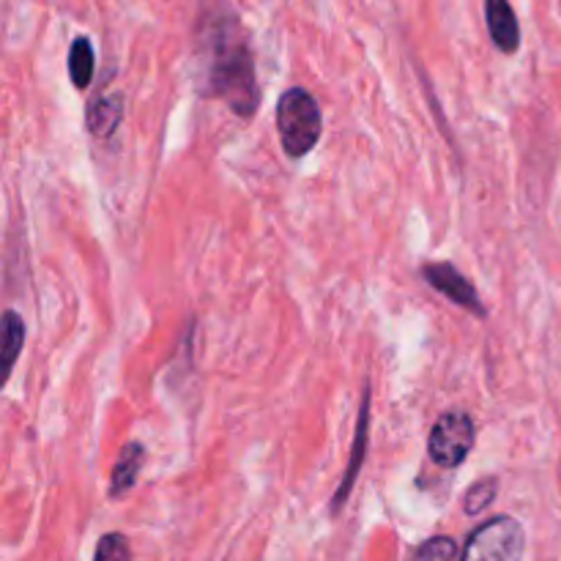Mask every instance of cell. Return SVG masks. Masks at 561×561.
Returning <instances> with one entry per match:
<instances>
[{
    "instance_id": "3957f363",
    "label": "cell",
    "mask_w": 561,
    "mask_h": 561,
    "mask_svg": "<svg viewBox=\"0 0 561 561\" xmlns=\"http://www.w3.org/2000/svg\"><path fill=\"white\" fill-rule=\"evenodd\" d=\"M524 526L510 515H499L474 529L460 561H524Z\"/></svg>"
},
{
    "instance_id": "8fae6325",
    "label": "cell",
    "mask_w": 561,
    "mask_h": 561,
    "mask_svg": "<svg viewBox=\"0 0 561 561\" xmlns=\"http://www.w3.org/2000/svg\"><path fill=\"white\" fill-rule=\"evenodd\" d=\"M22 345H25V321H22L20 312L5 310L3 312V370H5V376L14 370L16 356L22 354Z\"/></svg>"
},
{
    "instance_id": "ba28073f",
    "label": "cell",
    "mask_w": 561,
    "mask_h": 561,
    "mask_svg": "<svg viewBox=\"0 0 561 561\" xmlns=\"http://www.w3.org/2000/svg\"><path fill=\"white\" fill-rule=\"evenodd\" d=\"M142 458H146V449L140 442H129L121 449L118 460L113 466V474H110V499H121L126 491H131L137 482V474L142 469Z\"/></svg>"
},
{
    "instance_id": "6da1fadb",
    "label": "cell",
    "mask_w": 561,
    "mask_h": 561,
    "mask_svg": "<svg viewBox=\"0 0 561 561\" xmlns=\"http://www.w3.org/2000/svg\"><path fill=\"white\" fill-rule=\"evenodd\" d=\"M208 91L222 99L236 115L250 118L261 102L250 44L233 11H214L206 25Z\"/></svg>"
},
{
    "instance_id": "5bb4252c",
    "label": "cell",
    "mask_w": 561,
    "mask_h": 561,
    "mask_svg": "<svg viewBox=\"0 0 561 561\" xmlns=\"http://www.w3.org/2000/svg\"><path fill=\"white\" fill-rule=\"evenodd\" d=\"M93 561H135V559H131L126 537L118 535V531H113V535H104L102 540H99Z\"/></svg>"
},
{
    "instance_id": "4fadbf2b",
    "label": "cell",
    "mask_w": 561,
    "mask_h": 561,
    "mask_svg": "<svg viewBox=\"0 0 561 561\" xmlns=\"http://www.w3.org/2000/svg\"><path fill=\"white\" fill-rule=\"evenodd\" d=\"M460 557L463 553L453 537H431L427 542H422L414 561H460Z\"/></svg>"
},
{
    "instance_id": "9c48e42d",
    "label": "cell",
    "mask_w": 561,
    "mask_h": 561,
    "mask_svg": "<svg viewBox=\"0 0 561 561\" xmlns=\"http://www.w3.org/2000/svg\"><path fill=\"white\" fill-rule=\"evenodd\" d=\"M121 118H124V96L104 93V96L93 99L91 107H88L85 126L93 137H110L118 129Z\"/></svg>"
},
{
    "instance_id": "7a4b0ae2",
    "label": "cell",
    "mask_w": 561,
    "mask_h": 561,
    "mask_svg": "<svg viewBox=\"0 0 561 561\" xmlns=\"http://www.w3.org/2000/svg\"><path fill=\"white\" fill-rule=\"evenodd\" d=\"M277 129L288 157H307L318 146L323 131V115L316 96L305 88L285 91L277 104Z\"/></svg>"
},
{
    "instance_id": "7c38bea8",
    "label": "cell",
    "mask_w": 561,
    "mask_h": 561,
    "mask_svg": "<svg viewBox=\"0 0 561 561\" xmlns=\"http://www.w3.org/2000/svg\"><path fill=\"white\" fill-rule=\"evenodd\" d=\"M496 493H499L496 477H485V480L474 482V485H471L463 496L466 515H480L482 510L491 507L493 499H496Z\"/></svg>"
},
{
    "instance_id": "30bf717a",
    "label": "cell",
    "mask_w": 561,
    "mask_h": 561,
    "mask_svg": "<svg viewBox=\"0 0 561 561\" xmlns=\"http://www.w3.org/2000/svg\"><path fill=\"white\" fill-rule=\"evenodd\" d=\"M93 64H96V58H93L91 42H88L85 36H77L69 49V75H71V82H75V88L85 91V88L91 85Z\"/></svg>"
},
{
    "instance_id": "8992f818",
    "label": "cell",
    "mask_w": 561,
    "mask_h": 561,
    "mask_svg": "<svg viewBox=\"0 0 561 561\" xmlns=\"http://www.w3.org/2000/svg\"><path fill=\"white\" fill-rule=\"evenodd\" d=\"M485 20L493 44L502 53H515L520 47V25L510 0H485Z\"/></svg>"
},
{
    "instance_id": "277c9868",
    "label": "cell",
    "mask_w": 561,
    "mask_h": 561,
    "mask_svg": "<svg viewBox=\"0 0 561 561\" xmlns=\"http://www.w3.org/2000/svg\"><path fill=\"white\" fill-rule=\"evenodd\" d=\"M474 442L477 431L471 416L463 411H447L433 425L431 438H427V453H431L433 463L442 466V469H458L474 449Z\"/></svg>"
},
{
    "instance_id": "5b68a950",
    "label": "cell",
    "mask_w": 561,
    "mask_h": 561,
    "mask_svg": "<svg viewBox=\"0 0 561 561\" xmlns=\"http://www.w3.org/2000/svg\"><path fill=\"white\" fill-rule=\"evenodd\" d=\"M422 274H425L427 285H431L433 290H438V294L447 296L453 305L463 307L471 316L485 318V305H482L480 294H477L474 285H471L453 263H427V266L422 268Z\"/></svg>"
},
{
    "instance_id": "52a82bcc",
    "label": "cell",
    "mask_w": 561,
    "mask_h": 561,
    "mask_svg": "<svg viewBox=\"0 0 561 561\" xmlns=\"http://www.w3.org/2000/svg\"><path fill=\"white\" fill-rule=\"evenodd\" d=\"M367 422H370V392H365L362 398V411H359V422H356V438H354V453H351L348 469H345L343 482H340V491L334 493V513H340V507L348 499L351 488H354L356 474L362 469V460H365V449H367Z\"/></svg>"
}]
</instances>
